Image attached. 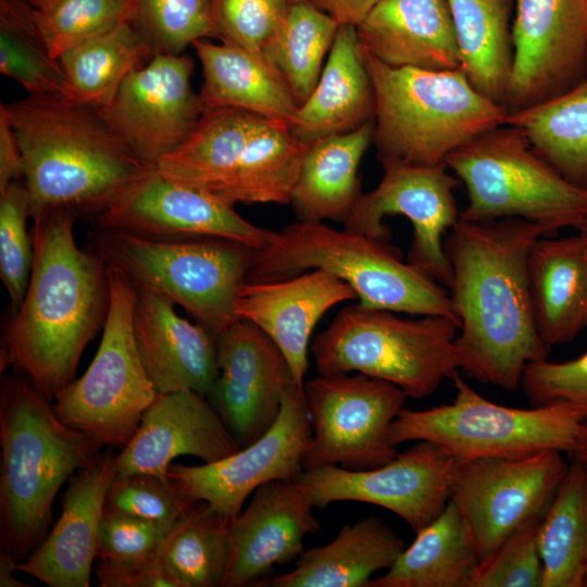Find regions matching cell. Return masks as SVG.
<instances>
[{"label":"cell","instance_id":"cell-1","mask_svg":"<svg viewBox=\"0 0 587 587\" xmlns=\"http://www.w3.org/2000/svg\"><path fill=\"white\" fill-rule=\"evenodd\" d=\"M546 230L521 218H459L445 241L451 275L448 292L459 322L457 366L470 378L513 391L526 365L547 359L538 335L527 259Z\"/></svg>","mask_w":587,"mask_h":587},{"label":"cell","instance_id":"cell-2","mask_svg":"<svg viewBox=\"0 0 587 587\" xmlns=\"http://www.w3.org/2000/svg\"><path fill=\"white\" fill-rule=\"evenodd\" d=\"M76 215L54 208L32 216V273L1 342V372H23L50 401L74 380L110 302L107 267L76 243Z\"/></svg>","mask_w":587,"mask_h":587},{"label":"cell","instance_id":"cell-3","mask_svg":"<svg viewBox=\"0 0 587 587\" xmlns=\"http://www.w3.org/2000/svg\"><path fill=\"white\" fill-rule=\"evenodd\" d=\"M4 105L23 157L30 217L54 208L96 216L148 167L114 134L100 108L59 96H29Z\"/></svg>","mask_w":587,"mask_h":587},{"label":"cell","instance_id":"cell-4","mask_svg":"<svg viewBox=\"0 0 587 587\" xmlns=\"http://www.w3.org/2000/svg\"><path fill=\"white\" fill-rule=\"evenodd\" d=\"M0 447V550L20 561L49 533L61 487L102 447L62 422L26 376L2 379Z\"/></svg>","mask_w":587,"mask_h":587},{"label":"cell","instance_id":"cell-5","mask_svg":"<svg viewBox=\"0 0 587 587\" xmlns=\"http://www.w3.org/2000/svg\"><path fill=\"white\" fill-rule=\"evenodd\" d=\"M375 95L373 143L382 166H435L504 124L505 107L480 93L460 70L389 66L362 49Z\"/></svg>","mask_w":587,"mask_h":587},{"label":"cell","instance_id":"cell-6","mask_svg":"<svg viewBox=\"0 0 587 587\" xmlns=\"http://www.w3.org/2000/svg\"><path fill=\"white\" fill-rule=\"evenodd\" d=\"M314 268L350 285L364 308L458 322L446 287L403 262L388 240L323 222L298 221L271 230L266 242L253 251L246 282L276 280Z\"/></svg>","mask_w":587,"mask_h":587},{"label":"cell","instance_id":"cell-7","mask_svg":"<svg viewBox=\"0 0 587 587\" xmlns=\"http://www.w3.org/2000/svg\"><path fill=\"white\" fill-rule=\"evenodd\" d=\"M91 251L138 290L184 308L215 339L240 320L236 299L253 251L217 237L157 239L97 227Z\"/></svg>","mask_w":587,"mask_h":587},{"label":"cell","instance_id":"cell-8","mask_svg":"<svg viewBox=\"0 0 587 587\" xmlns=\"http://www.w3.org/2000/svg\"><path fill=\"white\" fill-rule=\"evenodd\" d=\"M458 330L459 323L447 316L403 319L355 303L337 313L310 351L321 375L362 373L398 386L408 398L423 399L459 371Z\"/></svg>","mask_w":587,"mask_h":587},{"label":"cell","instance_id":"cell-9","mask_svg":"<svg viewBox=\"0 0 587 587\" xmlns=\"http://www.w3.org/2000/svg\"><path fill=\"white\" fill-rule=\"evenodd\" d=\"M446 165L466 191L460 218H521L548 237L578 229L587 215V190L566 180L510 124L491 128L450 153Z\"/></svg>","mask_w":587,"mask_h":587},{"label":"cell","instance_id":"cell-10","mask_svg":"<svg viewBox=\"0 0 587 587\" xmlns=\"http://www.w3.org/2000/svg\"><path fill=\"white\" fill-rule=\"evenodd\" d=\"M450 379L455 389L452 402L400 411L389 429L396 447L426 440L458 460L516 458L544 450L572 452L583 421L569 404L507 407L484 398L459 371Z\"/></svg>","mask_w":587,"mask_h":587},{"label":"cell","instance_id":"cell-11","mask_svg":"<svg viewBox=\"0 0 587 587\" xmlns=\"http://www.w3.org/2000/svg\"><path fill=\"white\" fill-rule=\"evenodd\" d=\"M108 270V268H107ZM110 302L96 355L53 404L57 415L104 448L123 449L154 401L134 335L137 290L121 273L108 270Z\"/></svg>","mask_w":587,"mask_h":587},{"label":"cell","instance_id":"cell-12","mask_svg":"<svg viewBox=\"0 0 587 587\" xmlns=\"http://www.w3.org/2000/svg\"><path fill=\"white\" fill-rule=\"evenodd\" d=\"M303 392L312 429L304 470H369L398 453L389 429L408 398L398 386L362 373L319 374Z\"/></svg>","mask_w":587,"mask_h":587},{"label":"cell","instance_id":"cell-13","mask_svg":"<svg viewBox=\"0 0 587 587\" xmlns=\"http://www.w3.org/2000/svg\"><path fill=\"white\" fill-rule=\"evenodd\" d=\"M563 453L458 460L449 501L464 520L479 562L517 528L541 517L569 467Z\"/></svg>","mask_w":587,"mask_h":587},{"label":"cell","instance_id":"cell-14","mask_svg":"<svg viewBox=\"0 0 587 587\" xmlns=\"http://www.w3.org/2000/svg\"><path fill=\"white\" fill-rule=\"evenodd\" d=\"M312 435L303 386L289 385L274 425L257 441L214 463H172L167 476L185 495L235 517L262 485L298 479Z\"/></svg>","mask_w":587,"mask_h":587},{"label":"cell","instance_id":"cell-15","mask_svg":"<svg viewBox=\"0 0 587 587\" xmlns=\"http://www.w3.org/2000/svg\"><path fill=\"white\" fill-rule=\"evenodd\" d=\"M455 462L440 446L419 440L378 467L324 465L304 470L298 479L315 508L339 501L374 504L400 516L416 534L448 504Z\"/></svg>","mask_w":587,"mask_h":587},{"label":"cell","instance_id":"cell-16","mask_svg":"<svg viewBox=\"0 0 587 587\" xmlns=\"http://www.w3.org/2000/svg\"><path fill=\"white\" fill-rule=\"evenodd\" d=\"M193 60L187 54L155 53L133 70L101 113L130 153L146 166L180 148L204 109L191 88Z\"/></svg>","mask_w":587,"mask_h":587},{"label":"cell","instance_id":"cell-17","mask_svg":"<svg viewBox=\"0 0 587 587\" xmlns=\"http://www.w3.org/2000/svg\"><path fill=\"white\" fill-rule=\"evenodd\" d=\"M378 186L361 193L345 228L388 240L387 215H403L413 227L407 262L445 287L451 268L442 236L459 221L454 189L459 179L446 164L435 166L387 165Z\"/></svg>","mask_w":587,"mask_h":587},{"label":"cell","instance_id":"cell-18","mask_svg":"<svg viewBox=\"0 0 587 587\" xmlns=\"http://www.w3.org/2000/svg\"><path fill=\"white\" fill-rule=\"evenodd\" d=\"M97 227L157 239L217 237L257 250L271 230L253 225L210 192L149 166L95 216Z\"/></svg>","mask_w":587,"mask_h":587},{"label":"cell","instance_id":"cell-19","mask_svg":"<svg viewBox=\"0 0 587 587\" xmlns=\"http://www.w3.org/2000/svg\"><path fill=\"white\" fill-rule=\"evenodd\" d=\"M509 113L587 77V0H515Z\"/></svg>","mask_w":587,"mask_h":587},{"label":"cell","instance_id":"cell-20","mask_svg":"<svg viewBox=\"0 0 587 587\" xmlns=\"http://www.w3.org/2000/svg\"><path fill=\"white\" fill-rule=\"evenodd\" d=\"M216 346L218 375L207 397L243 448L274 425L294 377L275 342L249 321L229 326Z\"/></svg>","mask_w":587,"mask_h":587},{"label":"cell","instance_id":"cell-21","mask_svg":"<svg viewBox=\"0 0 587 587\" xmlns=\"http://www.w3.org/2000/svg\"><path fill=\"white\" fill-rule=\"evenodd\" d=\"M315 505L299 479L260 486L232 519L223 587L258 586L278 565L295 562L308 535L321 530Z\"/></svg>","mask_w":587,"mask_h":587},{"label":"cell","instance_id":"cell-22","mask_svg":"<svg viewBox=\"0 0 587 587\" xmlns=\"http://www.w3.org/2000/svg\"><path fill=\"white\" fill-rule=\"evenodd\" d=\"M239 449L207 396L193 390L158 394L116 454V476L147 473L168 479V467L177 457L214 463Z\"/></svg>","mask_w":587,"mask_h":587},{"label":"cell","instance_id":"cell-23","mask_svg":"<svg viewBox=\"0 0 587 587\" xmlns=\"http://www.w3.org/2000/svg\"><path fill=\"white\" fill-rule=\"evenodd\" d=\"M358 299L350 285L314 268L287 278L245 282L237 295L236 314L263 330L286 358L294 382L303 386L312 332L334 305Z\"/></svg>","mask_w":587,"mask_h":587},{"label":"cell","instance_id":"cell-24","mask_svg":"<svg viewBox=\"0 0 587 587\" xmlns=\"http://www.w3.org/2000/svg\"><path fill=\"white\" fill-rule=\"evenodd\" d=\"M116 476V454L100 459L67 482L61 515L40 545L22 562L25 573L49 587H88L107 494Z\"/></svg>","mask_w":587,"mask_h":587},{"label":"cell","instance_id":"cell-25","mask_svg":"<svg viewBox=\"0 0 587 587\" xmlns=\"http://www.w3.org/2000/svg\"><path fill=\"white\" fill-rule=\"evenodd\" d=\"M136 290L135 341L155 391L208 396L218 375L215 337L199 323L180 317L168 299Z\"/></svg>","mask_w":587,"mask_h":587},{"label":"cell","instance_id":"cell-26","mask_svg":"<svg viewBox=\"0 0 587 587\" xmlns=\"http://www.w3.org/2000/svg\"><path fill=\"white\" fill-rule=\"evenodd\" d=\"M357 34L361 48L389 66L460 68L447 0H380Z\"/></svg>","mask_w":587,"mask_h":587},{"label":"cell","instance_id":"cell-27","mask_svg":"<svg viewBox=\"0 0 587 587\" xmlns=\"http://www.w3.org/2000/svg\"><path fill=\"white\" fill-rule=\"evenodd\" d=\"M375 118V95L357 27L340 25L320 79L290 124L305 143L351 133Z\"/></svg>","mask_w":587,"mask_h":587},{"label":"cell","instance_id":"cell-28","mask_svg":"<svg viewBox=\"0 0 587 587\" xmlns=\"http://www.w3.org/2000/svg\"><path fill=\"white\" fill-rule=\"evenodd\" d=\"M527 277L536 328L548 348L587 328V255L577 235L538 238L528 254Z\"/></svg>","mask_w":587,"mask_h":587},{"label":"cell","instance_id":"cell-29","mask_svg":"<svg viewBox=\"0 0 587 587\" xmlns=\"http://www.w3.org/2000/svg\"><path fill=\"white\" fill-rule=\"evenodd\" d=\"M407 547L402 536L379 517L345 524L329 542L304 549L294 567L272 577V587H367Z\"/></svg>","mask_w":587,"mask_h":587},{"label":"cell","instance_id":"cell-30","mask_svg":"<svg viewBox=\"0 0 587 587\" xmlns=\"http://www.w3.org/2000/svg\"><path fill=\"white\" fill-rule=\"evenodd\" d=\"M191 46L202 67L204 111L234 108L292 123L300 104L264 55L211 39Z\"/></svg>","mask_w":587,"mask_h":587},{"label":"cell","instance_id":"cell-31","mask_svg":"<svg viewBox=\"0 0 587 587\" xmlns=\"http://www.w3.org/2000/svg\"><path fill=\"white\" fill-rule=\"evenodd\" d=\"M373 134L374 121L309 143L289 202L299 221H347L362 193L358 170Z\"/></svg>","mask_w":587,"mask_h":587},{"label":"cell","instance_id":"cell-32","mask_svg":"<svg viewBox=\"0 0 587 587\" xmlns=\"http://www.w3.org/2000/svg\"><path fill=\"white\" fill-rule=\"evenodd\" d=\"M447 2L457 36L460 70L480 93L507 108L514 55L515 0Z\"/></svg>","mask_w":587,"mask_h":587},{"label":"cell","instance_id":"cell-33","mask_svg":"<svg viewBox=\"0 0 587 587\" xmlns=\"http://www.w3.org/2000/svg\"><path fill=\"white\" fill-rule=\"evenodd\" d=\"M479 558L472 535L450 501L416 533L386 573L367 587H471Z\"/></svg>","mask_w":587,"mask_h":587},{"label":"cell","instance_id":"cell-34","mask_svg":"<svg viewBox=\"0 0 587 587\" xmlns=\"http://www.w3.org/2000/svg\"><path fill=\"white\" fill-rule=\"evenodd\" d=\"M536 152L573 185L587 190V77L548 100L511 112Z\"/></svg>","mask_w":587,"mask_h":587},{"label":"cell","instance_id":"cell-35","mask_svg":"<svg viewBox=\"0 0 587 587\" xmlns=\"http://www.w3.org/2000/svg\"><path fill=\"white\" fill-rule=\"evenodd\" d=\"M542 587H584L587 576V473L572 460L538 528Z\"/></svg>","mask_w":587,"mask_h":587},{"label":"cell","instance_id":"cell-36","mask_svg":"<svg viewBox=\"0 0 587 587\" xmlns=\"http://www.w3.org/2000/svg\"><path fill=\"white\" fill-rule=\"evenodd\" d=\"M152 57V49L134 24L123 22L59 58L67 85L66 98L104 108L128 74Z\"/></svg>","mask_w":587,"mask_h":587},{"label":"cell","instance_id":"cell-37","mask_svg":"<svg viewBox=\"0 0 587 587\" xmlns=\"http://www.w3.org/2000/svg\"><path fill=\"white\" fill-rule=\"evenodd\" d=\"M339 25L311 0L289 3L263 55L299 104L314 90Z\"/></svg>","mask_w":587,"mask_h":587},{"label":"cell","instance_id":"cell-38","mask_svg":"<svg viewBox=\"0 0 587 587\" xmlns=\"http://www.w3.org/2000/svg\"><path fill=\"white\" fill-rule=\"evenodd\" d=\"M230 522V517L199 501L171 529L159 553L178 587H223Z\"/></svg>","mask_w":587,"mask_h":587},{"label":"cell","instance_id":"cell-39","mask_svg":"<svg viewBox=\"0 0 587 587\" xmlns=\"http://www.w3.org/2000/svg\"><path fill=\"white\" fill-rule=\"evenodd\" d=\"M30 5L1 0L0 72L18 82L29 96H67L65 74L36 27Z\"/></svg>","mask_w":587,"mask_h":587},{"label":"cell","instance_id":"cell-40","mask_svg":"<svg viewBox=\"0 0 587 587\" xmlns=\"http://www.w3.org/2000/svg\"><path fill=\"white\" fill-rule=\"evenodd\" d=\"M134 12L135 0H59L46 10L30 8L36 27L58 60L82 42L133 22Z\"/></svg>","mask_w":587,"mask_h":587},{"label":"cell","instance_id":"cell-41","mask_svg":"<svg viewBox=\"0 0 587 587\" xmlns=\"http://www.w3.org/2000/svg\"><path fill=\"white\" fill-rule=\"evenodd\" d=\"M132 23L153 54H179L197 40L220 39L209 0H135Z\"/></svg>","mask_w":587,"mask_h":587},{"label":"cell","instance_id":"cell-42","mask_svg":"<svg viewBox=\"0 0 587 587\" xmlns=\"http://www.w3.org/2000/svg\"><path fill=\"white\" fill-rule=\"evenodd\" d=\"M30 199L25 184L12 182L0 191V277L13 312L26 292L34 261L33 235L26 229Z\"/></svg>","mask_w":587,"mask_h":587},{"label":"cell","instance_id":"cell-43","mask_svg":"<svg viewBox=\"0 0 587 587\" xmlns=\"http://www.w3.org/2000/svg\"><path fill=\"white\" fill-rule=\"evenodd\" d=\"M199 501L183 494L170 478L135 473L115 476L104 508L174 527Z\"/></svg>","mask_w":587,"mask_h":587},{"label":"cell","instance_id":"cell-44","mask_svg":"<svg viewBox=\"0 0 587 587\" xmlns=\"http://www.w3.org/2000/svg\"><path fill=\"white\" fill-rule=\"evenodd\" d=\"M541 517L517 528L488 559L479 562L471 587H542L544 566L538 547Z\"/></svg>","mask_w":587,"mask_h":587},{"label":"cell","instance_id":"cell-45","mask_svg":"<svg viewBox=\"0 0 587 587\" xmlns=\"http://www.w3.org/2000/svg\"><path fill=\"white\" fill-rule=\"evenodd\" d=\"M222 42L262 54L280 25L286 0H209Z\"/></svg>","mask_w":587,"mask_h":587},{"label":"cell","instance_id":"cell-46","mask_svg":"<svg viewBox=\"0 0 587 587\" xmlns=\"http://www.w3.org/2000/svg\"><path fill=\"white\" fill-rule=\"evenodd\" d=\"M520 386L532 407L565 403L587 422V351L564 362L528 363Z\"/></svg>","mask_w":587,"mask_h":587},{"label":"cell","instance_id":"cell-47","mask_svg":"<svg viewBox=\"0 0 587 587\" xmlns=\"http://www.w3.org/2000/svg\"><path fill=\"white\" fill-rule=\"evenodd\" d=\"M172 528L104 508L97 536V559L152 557L159 553Z\"/></svg>","mask_w":587,"mask_h":587},{"label":"cell","instance_id":"cell-48","mask_svg":"<svg viewBox=\"0 0 587 587\" xmlns=\"http://www.w3.org/2000/svg\"><path fill=\"white\" fill-rule=\"evenodd\" d=\"M95 574L101 587H178L160 553L137 560L97 559Z\"/></svg>","mask_w":587,"mask_h":587},{"label":"cell","instance_id":"cell-49","mask_svg":"<svg viewBox=\"0 0 587 587\" xmlns=\"http://www.w3.org/2000/svg\"><path fill=\"white\" fill-rule=\"evenodd\" d=\"M24 176L23 157L4 103L0 104V191Z\"/></svg>","mask_w":587,"mask_h":587},{"label":"cell","instance_id":"cell-50","mask_svg":"<svg viewBox=\"0 0 587 587\" xmlns=\"http://www.w3.org/2000/svg\"><path fill=\"white\" fill-rule=\"evenodd\" d=\"M336 23L358 27L380 0H311Z\"/></svg>","mask_w":587,"mask_h":587},{"label":"cell","instance_id":"cell-51","mask_svg":"<svg viewBox=\"0 0 587 587\" xmlns=\"http://www.w3.org/2000/svg\"><path fill=\"white\" fill-rule=\"evenodd\" d=\"M18 560L8 553H0V586L1 587H25L29 586L14 576L17 571Z\"/></svg>","mask_w":587,"mask_h":587},{"label":"cell","instance_id":"cell-52","mask_svg":"<svg viewBox=\"0 0 587 587\" xmlns=\"http://www.w3.org/2000/svg\"><path fill=\"white\" fill-rule=\"evenodd\" d=\"M569 455L572 460L587 465V422H583L575 446Z\"/></svg>","mask_w":587,"mask_h":587},{"label":"cell","instance_id":"cell-53","mask_svg":"<svg viewBox=\"0 0 587 587\" xmlns=\"http://www.w3.org/2000/svg\"><path fill=\"white\" fill-rule=\"evenodd\" d=\"M59 0H27L29 5H32L36 10H46L52 7Z\"/></svg>","mask_w":587,"mask_h":587},{"label":"cell","instance_id":"cell-54","mask_svg":"<svg viewBox=\"0 0 587 587\" xmlns=\"http://www.w3.org/2000/svg\"><path fill=\"white\" fill-rule=\"evenodd\" d=\"M577 230H578L577 236L579 237L583 248L585 250V253L587 255V215Z\"/></svg>","mask_w":587,"mask_h":587},{"label":"cell","instance_id":"cell-55","mask_svg":"<svg viewBox=\"0 0 587 587\" xmlns=\"http://www.w3.org/2000/svg\"><path fill=\"white\" fill-rule=\"evenodd\" d=\"M286 1L289 3H292V2H299V1H304V0H286Z\"/></svg>","mask_w":587,"mask_h":587},{"label":"cell","instance_id":"cell-56","mask_svg":"<svg viewBox=\"0 0 587 587\" xmlns=\"http://www.w3.org/2000/svg\"><path fill=\"white\" fill-rule=\"evenodd\" d=\"M584 587H587V576H586V579H585Z\"/></svg>","mask_w":587,"mask_h":587},{"label":"cell","instance_id":"cell-57","mask_svg":"<svg viewBox=\"0 0 587 587\" xmlns=\"http://www.w3.org/2000/svg\"><path fill=\"white\" fill-rule=\"evenodd\" d=\"M586 473H587V465H586Z\"/></svg>","mask_w":587,"mask_h":587}]
</instances>
